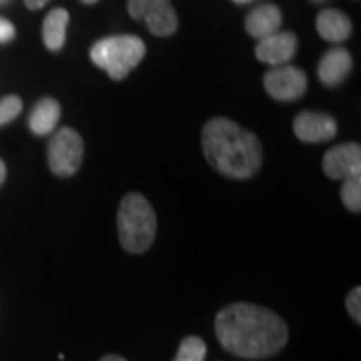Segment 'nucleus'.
I'll list each match as a JSON object with an SVG mask.
<instances>
[{
    "instance_id": "24",
    "label": "nucleus",
    "mask_w": 361,
    "mask_h": 361,
    "mask_svg": "<svg viewBox=\"0 0 361 361\" xmlns=\"http://www.w3.org/2000/svg\"><path fill=\"white\" fill-rule=\"evenodd\" d=\"M234 4H239V6H243V4H247V2H252V0H233Z\"/></svg>"
},
{
    "instance_id": "4",
    "label": "nucleus",
    "mask_w": 361,
    "mask_h": 361,
    "mask_svg": "<svg viewBox=\"0 0 361 361\" xmlns=\"http://www.w3.org/2000/svg\"><path fill=\"white\" fill-rule=\"evenodd\" d=\"M146 56V45L135 35H112L99 40L90 49V59L111 79L121 80L139 66Z\"/></svg>"
},
{
    "instance_id": "10",
    "label": "nucleus",
    "mask_w": 361,
    "mask_h": 361,
    "mask_svg": "<svg viewBox=\"0 0 361 361\" xmlns=\"http://www.w3.org/2000/svg\"><path fill=\"white\" fill-rule=\"evenodd\" d=\"M296 49L298 39L295 34L276 32L259 40V44L256 45V57H258V61L264 62V64L281 66L295 57Z\"/></svg>"
},
{
    "instance_id": "5",
    "label": "nucleus",
    "mask_w": 361,
    "mask_h": 361,
    "mask_svg": "<svg viewBox=\"0 0 361 361\" xmlns=\"http://www.w3.org/2000/svg\"><path fill=\"white\" fill-rule=\"evenodd\" d=\"M47 159L56 176L69 178L78 173L84 159V141L78 130L71 128L57 130L49 142Z\"/></svg>"
},
{
    "instance_id": "3",
    "label": "nucleus",
    "mask_w": 361,
    "mask_h": 361,
    "mask_svg": "<svg viewBox=\"0 0 361 361\" xmlns=\"http://www.w3.org/2000/svg\"><path fill=\"white\" fill-rule=\"evenodd\" d=\"M117 229L121 246L128 252L141 255L151 247L156 238L157 218L151 202L142 194L129 192L117 211Z\"/></svg>"
},
{
    "instance_id": "11",
    "label": "nucleus",
    "mask_w": 361,
    "mask_h": 361,
    "mask_svg": "<svg viewBox=\"0 0 361 361\" xmlns=\"http://www.w3.org/2000/svg\"><path fill=\"white\" fill-rule=\"evenodd\" d=\"M353 67L350 52L346 49H331L324 54L318 66L319 80L324 85H338L348 78Z\"/></svg>"
},
{
    "instance_id": "19",
    "label": "nucleus",
    "mask_w": 361,
    "mask_h": 361,
    "mask_svg": "<svg viewBox=\"0 0 361 361\" xmlns=\"http://www.w3.org/2000/svg\"><path fill=\"white\" fill-rule=\"evenodd\" d=\"M346 308H348V313L351 318L360 324L361 323V288L360 286H356L355 290L350 291L348 298H346Z\"/></svg>"
},
{
    "instance_id": "2",
    "label": "nucleus",
    "mask_w": 361,
    "mask_h": 361,
    "mask_svg": "<svg viewBox=\"0 0 361 361\" xmlns=\"http://www.w3.org/2000/svg\"><path fill=\"white\" fill-rule=\"evenodd\" d=\"M202 152L218 173L233 179L252 178L263 164L258 135L228 117H214L202 128Z\"/></svg>"
},
{
    "instance_id": "16",
    "label": "nucleus",
    "mask_w": 361,
    "mask_h": 361,
    "mask_svg": "<svg viewBox=\"0 0 361 361\" xmlns=\"http://www.w3.org/2000/svg\"><path fill=\"white\" fill-rule=\"evenodd\" d=\"M206 353V343L200 336H188L180 341L178 355L173 361H204Z\"/></svg>"
},
{
    "instance_id": "13",
    "label": "nucleus",
    "mask_w": 361,
    "mask_h": 361,
    "mask_svg": "<svg viewBox=\"0 0 361 361\" xmlns=\"http://www.w3.org/2000/svg\"><path fill=\"white\" fill-rule=\"evenodd\" d=\"M316 30L328 42H343L351 35V20L348 16L335 8H326L316 19Z\"/></svg>"
},
{
    "instance_id": "9",
    "label": "nucleus",
    "mask_w": 361,
    "mask_h": 361,
    "mask_svg": "<svg viewBox=\"0 0 361 361\" xmlns=\"http://www.w3.org/2000/svg\"><path fill=\"white\" fill-rule=\"evenodd\" d=\"M296 137L303 142L316 144L331 141L338 133V124L331 116L324 112H301L293 123Z\"/></svg>"
},
{
    "instance_id": "8",
    "label": "nucleus",
    "mask_w": 361,
    "mask_h": 361,
    "mask_svg": "<svg viewBox=\"0 0 361 361\" xmlns=\"http://www.w3.org/2000/svg\"><path fill=\"white\" fill-rule=\"evenodd\" d=\"M323 171L331 179H346L361 176L360 144L346 142L331 147L323 157Z\"/></svg>"
},
{
    "instance_id": "26",
    "label": "nucleus",
    "mask_w": 361,
    "mask_h": 361,
    "mask_svg": "<svg viewBox=\"0 0 361 361\" xmlns=\"http://www.w3.org/2000/svg\"><path fill=\"white\" fill-rule=\"evenodd\" d=\"M11 0H0V6H4V4H8Z\"/></svg>"
},
{
    "instance_id": "1",
    "label": "nucleus",
    "mask_w": 361,
    "mask_h": 361,
    "mask_svg": "<svg viewBox=\"0 0 361 361\" xmlns=\"http://www.w3.org/2000/svg\"><path fill=\"white\" fill-rule=\"evenodd\" d=\"M216 336L229 353L247 360L276 355L288 343V324L264 306L234 303L216 314Z\"/></svg>"
},
{
    "instance_id": "7",
    "label": "nucleus",
    "mask_w": 361,
    "mask_h": 361,
    "mask_svg": "<svg viewBox=\"0 0 361 361\" xmlns=\"http://www.w3.org/2000/svg\"><path fill=\"white\" fill-rule=\"evenodd\" d=\"M308 79L303 71L293 66L274 67L266 72L264 89L276 101H295L306 92Z\"/></svg>"
},
{
    "instance_id": "20",
    "label": "nucleus",
    "mask_w": 361,
    "mask_h": 361,
    "mask_svg": "<svg viewBox=\"0 0 361 361\" xmlns=\"http://www.w3.org/2000/svg\"><path fill=\"white\" fill-rule=\"evenodd\" d=\"M13 37H16V27H13L12 22L0 17V44L11 42Z\"/></svg>"
},
{
    "instance_id": "21",
    "label": "nucleus",
    "mask_w": 361,
    "mask_h": 361,
    "mask_svg": "<svg viewBox=\"0 0 361 361\" xmlns=\"http://www.w3.org/2000/svg\"><path fill=\"white\" fill-rule=\"evenodd\" d=\"M24 2L27 8H30V11H37V8H42L49 0H24Z\"/></svg>"
},
{
    "instance_id": "25",
    "label": "nucleus",
    "mask_w": 361,
    "mask_h": 361,
    "mask_svg": "<svg viewBox=\"0 0 361 361\" xmlns=\"http://www.w3.org/2000/svg\"><path fill=\"white\" fill-rule=\"evenodd\" d=\"M80 2H84V4H96V2H99V0H80Z\"/></svg>"
},
{
    "instance_id": "6",
    "label": "nucleus",
    "mask_w": 361,
    "mask_h": 361,
    "mask_svg": "<svg viewBox=\"0 0 361 361\" xmlns=\"http://www.w3.org/2000/svg\"><path fill=\"white\" fill-rule=\"evenodd\" d=\"M128 12L133 19L146 22L149 32L156 37H168L178 30V13L169 0H129Z\"/></svg>"
},
{
    "instance_id": "22",
    "label": "nucleus",
    "mask_w": 361,
    "mask_h": 361,
    "mask_svg": "<svg viewBox=\"0 0 361 361\" xmlns=\"http://www.w3.org/2000/svg\"><path fill=\"white\" fill-rule=\"evenodd\" d=\"M6 176H7V168L6 164H4V161L0 159V186H2V183L6 180Z\"/></svg>"
},
{
    "instance_id": "14",
    "label": "nucleus",
    "mask_w": 361,
    "mask_h": 361,
    "mask_svg": "<svg viewBox=\"0 0 361 361\" xmlns=\"http://www.w3.org/2000/svg\"><path fill=\"white\" fill-rule=\"evenodd\" d=\"M59 119H61V104L56 99L45 97L35 104L30 112L29 128L34 134L45 135L56 129Z\"/></svg>"
},
{
    "instance_id": "27",
    "label": "nucleus",
    "mask_w": 361,
    "mask_h": 361,
    "mask_svg": "<svg viewBox=\"0 0 361 361\" xmlns=\"http://www.w3.org/2000/svg\"><path fill=\"white\" fill-rule=\"evenodd\" d=\"M311 2H314V4H322V2H324V0H311Z\"/></svg>"
},
{
    "instance_id": "12",
    "label": "nucleus",
    "mask_w": 361,
    "mask_h": 361,
    "mask_svg": "<svg viewBox=\"0 0 361 361\" xmlns=\"http://www.w3.org/2000/svg\"><path fill=\"white\" fill-rule=\"evenodd\" d=\"M281 11L273 4H264V6L256 7L246 17V30L252 37L264 39L276 34L279 27H281Z\"/></svg>"
},
{
    "instance_id": "23",
    "label": "nucleus",
    "mask_w": 361,
    "mask_h": 361,
    "mask_svg": "<svg viewBox=\"0 0 361 361\" xmlns=\"http://www.w3.org/2000/svg\"><path fill=\"white\" fill-rule=\"evenodd\" d=\"M99 361H126L123 356H117V355H107L104 356V358H101Z\"/></svg>"
},
{
    "instance_id": "18",
    "label": "nucleus",
    "mask_w": 361,
    "mask_h": 361,
    "mask_svg": "<svg viewBox=\"0 0 361 361\" xmlns=\"http://www.w3.org/2000/svg\"><path fill=\"white\" fill-rule=\"evenodd\" d=\"M22 111V99L17 96H7L0 101V126L12 123Z\"/></svg>"
},
{
    "instance_id": "17",
    "label": "nucleus",
    "mask_w": 361,
    "mask_h": 361,
    "mask_svg": "<svg viewBox=\"0 0 361 361\" xmlns=\"http://www.w3.org/2000/svg\"><path fill=\"white\" fill-rule=\"evenodd\" d=\"M341 201L353 213L361 211V176H351L343 179Z\"/></svg>"
},
{
    "instance_id": "15",
    "label": "nucleus",
    "mask_w": 361,
    "mask_h": 361,
    "mask_svg": "<svg viewBox=\"0 0 361 361\" xmlns=\"http://www.w3.org/2000/svg\"><path fill=\"white\" fill-rule=\"evenodd\" d=\"M69 12L66 8H54L47 13L42 25V39L45 47L52 52H59L66 44Z\"/></svg>"
}]
</instances>
